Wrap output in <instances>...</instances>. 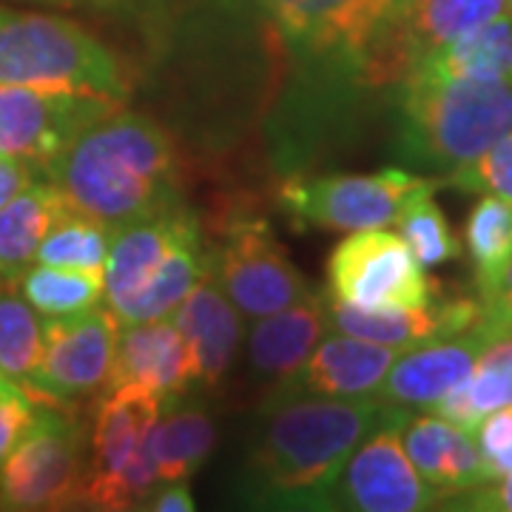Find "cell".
<instances>
[{"label":"cell","mask_w":512,"mask_h":512,"mask_svg":"<svg viewBox=\"0 0 512 512\" xmlns=\"http://www.w3.org/2000/svg\"><path fill=\"white\" fill-rule=\"evenodd\" d=\"M0 83L80 92L126 103L131 69L83 23L35 9L0 6Z\"/></svg>","instance_id":"4"},{"label":"cell","mask_w":512,"mask_h":512,"mask_svg":"<svg viewBox=\"0 0 512 512\" xmlns=\"http://www.w3.org/2000/svg\"><path fill=\"white\" fill-rule=\"evenodd\" d=\"M402 444L410 464L439 501H450L490 481L476 436L436 413L404 421Z\"/></svg>","instance_id":"20"},{"label":"cell","mask_w":512,"mask_h":512,"mask_svg":"<svg viewBox=\"0 0 512 512\" xmlns=\"http://www.w3.org/2000/svg\"><path fill=\"white\" fill-rule=\"evenodd\" d=\"M111 231L106 222L94 220L89 214L66 205L60 217L52 222L46 237L37 248L40 265L55 268H74V271H92L103 274L106 256H109Z\"/></svg>","instance_id":"28"},{"label":"cell","mask_w":512,"mask_h":512,"mask_svg":"<svg viewBox=\"0 0 512 512\" xmlns=\"http://www.w3.org/2000/svg\"><path fill=\"white\" fill-rule=\"evenodd\" d=\"M473 436H476V444L478 450H481V456H484V461H490L498 453H504L512 444V404L490 410L484 419L478 421Z\"/></svg>","instance_id":"34"},{"label":"cell","mask_w":512,"mask_h":512,"mask_svg":"<svg viewBox=\"0 0 512 512\" xmlns=\"http://www.w3.org/2000/svg\"><path fill=\"white\" fill-rule=\"evenodd\" d=\"M478 353L481 333L476 325L458 336L413 345L396 356L376 396L384 404L407 413L430 410L447 390L470 379V373L476 370Z\"/></svg>","instance_id":"16"},{"label":"cell","mask_w":512,"mask_h":512,"mask_svg":"<svg viewBox=\"0 0 512 512\" xmlns=\"http://www.w3.org/2000/svg\"><path fill=\"white\" fill-rule=\"evenodd\" d=\"M40 6H89V9H114V6H123V3H134V0H32Z\"/></svg>","instance_id":"38"},{"label":"cell","mask_w":512,"mask_h":512,"mask_svg":"<svg viewBox=\"0 0 512 512\" xmlns=\"http://www.w3.org/2000/svg\"><path fill=\"white\" fill-rule=\"evenodd\" d=\"M214 441V419L194 393L163 404L148 433V453L157 470V481H188L211 456Z\"/></svg>","instance_id":"24"},{"label":"cell","mask_w":512,"mask_h":512,"mask_svg":"<svg viewBox=\"0 0 512 512\" xmlns=\"http://www.w3.org/2000/svg\"><path fill=\"white\" fill-rule=\"evenodd\" d=\"M140 510L191 512L194 510V498H191V490L185 487V481H160V484L143 498Z\"/></svg>","instance_id":"37"},{"label":"cell","mask_w":512,"mask_h":512,"mask_svg":"<svg viewBox=\"0 0 512 512\" xmlns=\"http://www.w3.org/2000/svg\"><path fill=\"white\" fill-rule=\"evenodd\" d=\"M18 288L40 316H72L103 302V274L40 262L20 276Z\"/></svg>","instance_id":"29"},{"label":"cell","mask_w":512,"mask_h":512,"mask_svg":"<svg viewBox=\"0 0 512 512\" xmlns=\"http://www.w3.org/2000/svg\"><path fill=\"white\" fill-rule=\"evenodd\" d=\"M171 322L183 336L194 390H214L237 359L245 336L242 313L220 291V285L205 276L194 291L171 313Z\"/></svg>","instance_id":"17"},{"label":"cell","mask_w":512,"mask_h":512,"mask_svg":"<svg viewBox=\"0 0 512 512\" xmlns=\"http://www.w3.org/2000/svg\"><path fill=\"white\" fill-rule=\"evenodd\" d=\"M208 276L248 319L285 311L316 291L268 220L254 214H231L217 228V239L208 242Z\"/></svg>","instance_id":"9"},{"label":"cell","mask_w":512,"mask_h":512,"mask_svg":"<svg viewBox=\"0 0 512 512\" xmlns=\"http://www.w3.org/2000/svg\"><path fill=\"white\" fill-rule=\"evenodd\" d=\"M467 254L476 268L478 299H490L512 262V205L484 194L464 225Z\"/></svg>","instance_id":"27"},{"label":"cell","mask_w":512,"mask_h":512,"mask_svg":"<svg viewBox=\"0 0 512 512\" xmlns=\"http://www.w3.org/2000/svg\"><path fill=\"white\" fill-rule=\"evenodd\" d=\"M487 470H490V481L512 476V444L504 453H498V456L487 461Z\"/></svg>","instance_id":"40"},{"label":"cell","mask_w":512,"mask_h":512,"mask_svg":"<svg viewBox=\"0 0 512 512\" xmlns=\"http://www.w3.org/2000/svg\"><path fill=\"white\" fill-rule=\"evenodd\" d=\"M447 183L470 194H490L512 205V131L473 163L453 168L447 174Z\"/></svg>","instance_id":"32"},{"label":"cell","mask_w":512,"mask_h":512,"mask_svg":"<svg viewBox=\"0 0 512 512\" xmlns=\"http://www.w3.org/2000/svg\"><path fill=\"white\" fill-rule=\"evenodd\" d=\"M328 293L365 311H416L441 293L399 234L350 231L328 259Z\"/></svg>","instance_id":"10"},{"label":"cell","mask_w":512,"mask_h":512,"mask_svg":"<svg viewBox=\"0 0 512 512\" xmlns=\"http://www.w3.org/2000/svg\"><path fill=\"white\" fill-rule=\"evenodd\" d=\"M407 410L390 407L382 421L350 453L333 490V510L350 512H421L441 501L416 473L404 453L402 427Z\"/></svg>","instance_id":"12"},{"label":"cell","mask_w":512,"mask_h":512,"mask_svg":"<svg viewBox=\"0 0 512 512\" xmlns=\"http://www.w3.org/2000/svg\"><path fill=\"white\" fill-rule=\"evenodd\" d=\"M439 180L419 177L404 168L376 174H291L276 188V205L293 228L367 231L399 220L404 202Z\"/></svg>","instance_id":"8"},{"label":"cell","mask_w":512,"mask_h":512,"mask_svg":"<svg viewBox=\"0 0 512 512\" xmlns=\"http://www.w3.org/2000/svg\"><path fill=\"white\" fill-rule=\"evenodd\" d=\"M205 276H208V242L202 237L200 217L194 211H188V217L183 220L177 237L165 254L160 271L123 311L117 313V322L134 325V322L171 316L174 308L200 285Z\"/></svg>","instance_id":"23"},{"label":"cell","mask_w":512,"mask_h":512,"mask_svg":"<svg viewBox=\"0 0 512 512\" xmlns=\"http://www.w3.org/2000/svg\"><path fill=\"white\" fill-rule=\"evenodd\" d=\"M481 302L498 305V308H504V311L512 313V262L510 268H507V274H504V279H501V285H498V291H495L490 299H481Z\"/></svg>","instance_id":"39"},{"label":"cell","mask_w":512,"mask_h":512,"mask_svg":"<svg viewBox=\"0 0 512 512\" xmlns=\"http://www.w3.org/2000/svg\"><path fill=\"white\" fill-rule=\"evenodd\" d=\"M396 106V157L413 168L450 174L512 131V80L407 74Z\"/></svg>","instance_id":"3"},{"label":"cell","mask_w":512,"mask_h":512,"mask_svg":"<svg viewBox=\"0 0 512 512\" xmlns=\"http://www.w3.org/2000/svg\"><path fill=\"white\" fill-rule=\"evenodd\" d=\"M188 211L191 208L185 202H177L151 217L128 222L111 234L109 256L103 268V299L114 316L160 271Z\"/></svg>","instance_id":"22"},{"label":"cell","mask_w":512,"mask_h":512,"mask_svg":"<svg viewBox=\"0 0 512 512\" xmlns=\"http://www.w3.org/2000/svg\"><path fill=\"white\" fill-rule=\"evenodd\" d=\"M160 407L154 393L134 384L106 390L94 410L77 510H140L160 484L148 453V433Z\"/></svg>","instance_id":"5"},{"label":"cell","mask_w":512,"mask_h":512,"mask_svg":"<svg viewBox=\"0 0 512 512\" xmlns=\"http://www.w3.org/2000/svg\"><path fill=\"white\" fill-rule=\"evenodd\" d=\"M399 353L402 348H387L333 330L319 339L302 370L279 387H271V393H313L333 399L376 396Z\"/></svg>","instance_id":"19"},{"label":"cell","mask_w":512,"mask_h":512,"mask_svg":"<svg viewBox=\"0 0 512 512\" xmlns=\"http://www.w3.org/2000/svg\"><path fill=\"white\" fill-rule=\"evenodd\" d=\"M458 504H447L453 510H481V512H512V476L487 481L467 493L456 495Z\"/></svg>","instance_id":"35"},{"label":"cell","mask_w":512,"mask_h":512,"mask_svg":"<svg viewBox=\"0 0 512 512\" xmlns=\"http://www.w3.org/2000/svg\"><path fill=\"white\" fill-rule=\"evenodd\" d=\"M126 384L154 393L160 404L194 393L188 350L171 316L120 325L109 382L103 390Z\"/></svg>","instance_id":"15"},{"label":"cell","mask_w":512,"mask_h":512,"mask_svg":"<svg viewBox=\"0 0 512 512\" xmlns=\"http://www.w3.org/2000/svg\"><path fill=\"white\" fill-rule=\"evenodd\" d=\"M43 356V319L23 293L0 291V373L23 384L35 382Z\"/></svg>","instance_id":"30"},{"label":"cell","mask_w":512,"mask_h":512,"mask_svg":"<svg viewBox=\"0 0 512 512\" xmlns=\"http://www.w3.org/2000/svg\"><path fill=\"white\" fill-rule=\"evenodd\" d=\"M66 205V197L46 177L0 205V282L18 285L37 262L40 242Z\"/></svg>","instance_id":"25"},{"label":"cell","mask_w":512,"mask_h":512,"mask_svg":"<svg viewBox=\"0 0 512 512\" xmlns=\"http://www.w3.org/2000/svg\"><path fill=\"white\" fill-rule=\"evenodd\" d=\"M66 202L111 231L183 202L174 137L140 111L103 114L43 165Z\"/></svg>","instance_id":"2"},{"label":"cell","mask_w":512,"mask_h":512,"mask_svg":"<svg viewBox=\"0 0 512 512\" xmlns=\"http://www.w3.org/2000/svg\"><path fill=\"white\" fill-rule=\"evenodd\" d=\"M484 311L476 322L481 333V353L470 379L447 390L427 413L453 421L456 427L476 433L478 421L490 410L512 404V313L481 302Z\"/></svg>","instance_id":"18"},{"label":"cell","mask_w":512,"mask_h":512,"mask_svg":"<svg viewBox=\"0 0 512 512\" xmlns=\"http://www.w3.org/2000/svg\"><path fill=\"white\" fill-rule=\"evenodd\" d=\"M410 74L441 80H510L512 77V18L481 23L478 29L450 40L416 63Z\"/></svg>","instance_id":"26"},{"label":"cell","mask_w":512,"mask_h":512,"mask_svg":"<svg viewBox=\"0 0 512 512\" xmlns=\"http://www.w3.org/2000/svg\"><path fill=\"white\" fill-rule=\"evenodd\" d=\"M37 399L15 379L0 373V461L18 444L35 419Z\"/></svg>","instance_id":"33"},{"label":"cell","mask_w":512,"mask_h":512,"mask_svg":"<svg viewBox=\"0 0 512 512\" xmlns=\"http://www.w3.org/2000/svg\"><path fill=\"white\" fill-rule=\"evenodd\" d=\"M89 430L72 404L37 402L35 419L0 461V510H74Z\"/></svg>","instance_id":"7"},{"label":"cell","mask_w":512,"mask_h":512,"mask_svg":"<svg viewBox=\"0 0 512 512\" xmlns=\"http://www.w3.org/2000/svg\"><path fill=\"white\" fill-rule=\"evenodd\" d=\"M328 330V291H313L285 311L262 316L245 339L251 373L271 387L288 382L311 359Z\"/></svg>","instance_id":"21"},{"label":"cell","mask_w":512,"mask_h":512,"mask_svg":"<svg viewBox=\"0 0 512 512\" xmlns=\"http://www.w3.org/2000/svg\"><path fill=\"white\" fill-rule=\"evenodd\" d=\"M256 18L302 74L362 72L367 43L390 0H220ZM365 83V80H362Z\"/></svg>","instance_id":"6"},{"label":"cell","mask_w":512,"mask_h":512,"mask_svg":"<svg viewBox=\"0 0 512 512\" xmlns=\"http://www.w3.org/2000/svg\"><path fill=\"white\" fill-rule=\"evenodd\" d=\"M384 413L379 396L268 393L239 467L237 498L256 510H333L339 473Z\"/></svg>","instance_id":"1"},{"label":"cell","mask_w":512,"mask_h":512,"mask_svg":"<svg viewBox=\"0 0 512 512\" xmlns=\"http://www.w3.org/2000/svg\"><path fill=\"white\" fill-rule=\"evenodd\" d=\"M507 15L512 18V0H507Z\"/></svg>","instance_id":"42"},{"label":"cell","mask_w":512,"mask_h":512,"mask_svg":"<svg viewBox=\"0 0 512 512\" xmlns=\"http://www.w3.org/2000/svg\"><path fill=\"white\" fill-rule=\"evenodd\" d=\"M40 177H46L43 163L0 151V205H6L15 194H20L26 185H32Z\"/></svg>","instance_id":"36"},{"label":"cell","mask_w":512,"mask_h":512,"mask_svg":"<svg viewBox=\"0 0 512 512\" xmlns=\"http://www.w3.org/2000/svg\"><path fill=\"white\" fill-rule=\"evenodd\" d=\"M120 106L97 94L0 83V151L46 165L77 131Z\"/></svg>","instance_id":"14"},{"label":"cell","mask_w":512,"mask_h":512,"mask_svg":"<svg viewBox=\"0 0 512 512\" xmlns=\"http://www.w3.org/2000/svg\"><path fill=\"white\" fill-rule=\"evenodd\" d=\"M421 0H390V9L384 12V18H402L407 12H413Z\"/></svg>","instance_id":"41"},{"label":"cell","mask_w":512,"mask_h":512,"mask_svg":"<svg viewBox=\"0 0 512 512\" xmlns=\"http://www.w3.org/2000/svg\"><path fill=\"white\" fill-rule=\"evenodd\" d=\"M507 15V0H421L402 18H382L362 57L367 89L399 86L430 52Z\"/></svg>","instance_id":"11"},{"label":"cell","mask_w":512,"mask_h":512,"mask_svg":"<svg viewBox=\"0 0 512 512\" xmlns=\"http://www.w3.org/2000/svg\"><path fill=\"white\" fill-rule=\"evenodd\" d=\"M433 194L436 188H424L413 194L404 202L402 214L396 220L402 228V239L421 262V268H436L461 256V242L453 234L447 217L441 214Z\"/></svg>","instance_id":"31"},{"label":"cell","mask_w":512,"mask_h":512,"mask_svg":"<svg viewBox=\"0 0 512 512\" xmlns=\"http://www.w3.org/2000/svg\"><path fill=\"white\" fill-rule=\"evenodd\" d=\"M120 322L94 305L72 316L43 319V356L29 393L37 402L77 404L109 382Z\"/></svg>","instance_id":"13"}]
</instances>
